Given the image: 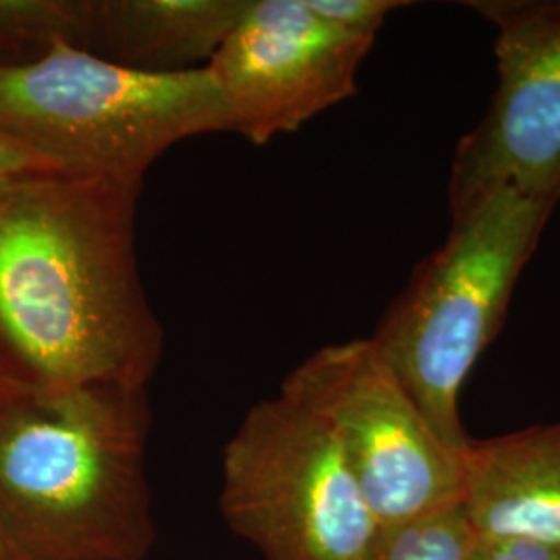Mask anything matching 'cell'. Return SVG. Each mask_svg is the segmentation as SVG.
<instances>
[{"label": "cell", "mask_w": 560, "mask_h": 560, "mask_svg": "<svg viewBox=\"0 0 560 560\" xmlns=\"http://www.w3.org/2000/svg\"><path fill=\"white\" fill-rule=\"evenodd\" d=\"M145 386L0 390V527L32 560H143Z\"/></svg>", "instance_id": "2"}, {"label": "cell", "mask_w": 560, "mask_h": 560, "mask_svg": "<svg viewBox=\"0 0 560 560\" xmlns=\"http://www.w3.org/2000/svg\"><path fill=\"white\" fill-rule=\"evenodd\" d=\"M494 32L499 83L451 164L448 208L494 191L560 201V0H469Z\"/></svg>", "instance_id": "7"}, {"label": "cell", "mask_w": 560, "mask_h": 560, "mask_svg": "<svg viewBox=\"0 0 560 560\" xmlns=\"http://www.w3.org/2000/svg\"><path fill=\"white\" fill-rule=\"evenodd\" d=\"M141 185L62 171L0 183V390L152 378L162 326L136 254Z\"/></svg>", "instance_id": "1"}, {"label": "cell", "mask_w": 560, "mask_h": 560, "mask_svg": "<svg viewBox=\"0 0 560 560\" xmlns=\"http://www.w3.org/2000/svg\"><path fill=\"white\" fill-rule=\"evenodd\" d=\"M280 393L330 430L381 527L460 502L463 455L442 442L372 339L322 347Z\"/></svg>", "instance_id": "6"}, {"label": "cell", "mask_w": 560, "mask_h": 560, "mask_svg": "<svg viewBox=\"0 0 560 560\" xmlns=\"http://www.w3.org/2000/svg\"><path fill=\"white\" fill-rule=\"evenodd\" d=\"M249 0H94L88 52L145 73L203 69Z\"/></svg>", "instance_id": "10"}, {"label": "cell", "mask_w": 560, "mask_h": 560, "mask_svg": "<svg viewBox=\"0 0 560 560\" xmlns=\"http://www.w3.org/2000/svg\"><path fill=\"white\" fill-rule=\"evenodd\" d=\"M0 560H32L0 527Z\"/></svg>", "instance_id": "16"}, {"label": "cell", "mask_w": 560, "mask_h": 560, "mask_svg": "<svg viewBox=\"0 0 560 560\" xmlns=\"http://www.w3.org/2000/svg\"><path fill=\"white\" fill-rule=\"evenodd\" d=\"M555 203L494 189L451 214V231L418 264L370 337L442 442L465 455V382L506 318Z\"/></svg>", "instance_id": "3"}, {"label": "cell", "mask_w": 560, "mask_h": 560, "mask_svg": "<svg viewBox=\"0 0 560 560\" xmlns=\"http://www.w3.org/2000/svg\"><path fill=\"white\" fill-rule=\"evenodd\" d=\"M476 532L460 502L381 527L370 560H467Z\"/></svg>", "instance_id": "12"}, {"label": "cell", "mask_w": 560, "mask_h": 560, "mask_svg": "<svg viewBox=\"0 0 560 560\" xmlns=\"http://www.w3.org/2000/svg\"><path fill=\"white\" fill-rule=\"evenodd\" d=\"M221 509L266 560H370L381 534L330 430L282 393L226 442Z\"/></svg>", "instance_id": "5"}, {"label": "cell", "mask_w": 560, "mask_h": 560, "mask_svg": "<svg viewBox=\"0 0 560 560\" xmlns=\"http://www.w3.org/2000/svg\"><path fill=\"white\" fill-rule=\"evenodd\" d=\"M460 504L478 536L560 550V421L471 441L463 455Z\"/></svg>", "instance_id": "9"}, {"label": "cell", "mask_w": 560, "mask_h": 560, "mask_svg": "<svg viewBox=\"0 0 560 560\" xmlns=\"http://www.w3.org/2000/svg\"><path fill=\"white\" fill-rule=\"evenodd\" d=\"M94 0H0V69L44 59L59 44L85 50Z\"/></svg>", "instance_id": "11"}, {"label": "cell", "mask_w": 560, "mask_h": 560, "mask_svg": "<svg viewBox=\"0 0 560 560\" xmlns=\"http://www.w3.org/2000/svg\"><path fill=\"white\" fill-rule=\"evenodd\" d=\"M310 7L345 32L378 38L386 18L409 2L402 0H307Z\"/></svg>", "instance_id": "13"}, {"label": "cell", "mask_w": 560, "mask_h": 560, "mask_svg": "<svg viewBox=\"0 0 560 560\" xmlns=\"http://www.w3.org/2000/svg\"><path fill=\"white\" fill-rule=\"evenodd\" d=\"M231 131L210 71L145 73L59 44L0 69V133L65 173L143 180L175 143Z\"/></svg>", "instance_id": "4"}, {"label": "cell", "mask_w": 560, "mask_h": 560, "mask_svg": "<svg viewBox=\"0 0 560 560\" xmlns=\"http://www.w3.org/2000/svg\"><path fill=\"white\" fill-rule=\"evenodd\" d=\"M374 42L322 20L307 0H249L206 69L231 131L266 145L355 96Z\"/></svg>", "instance_id": "8"}, {"label": "cell", "mask_w": 560, "mask_h": 560, "mask_svg": "<svg viewBox=\"0 0 560 560\" xmlns=\"http://www.w3.org/2000/svg\"><path fill=\"white\" fill-rule=\"evenodd\" d=\"M50 171H59V168L42 161L36 154H32L30 150L20 145L18 141L11 140L9 136L0 133V183L15 179L21 175L50 173Z\"/></svg>", "instance_id": "15"}, {"label": "cell", "mask_w": 560, "mask_h": 560, "mask_svg": "<svg viewBox=\"0 0 560 560\" xmlns=\"http://www.w3.org/2000/svg\"><path fill=\"white\" fill-rule=\"evenodd\" d=\"M467 560H560V550L523 538H499L476 534Z\"/></svg>", "instance_id": "14"}]
</instances>
